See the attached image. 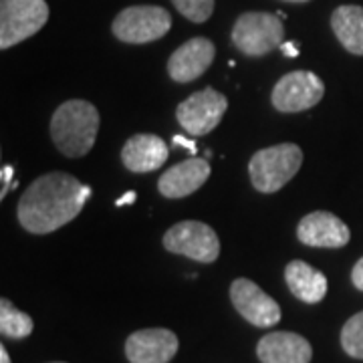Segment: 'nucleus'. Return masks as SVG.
<instances>
[{
    "label": "nucleus",
    "mask_w": 363,
    "mask_h": 363,
    "mask_svg": "<svg viewBox=\"0 0 363 363\" xmlns=\"http://www.w3.org/2000/svg\"><path fill=\"white\" fill-rule=\"evenodd\" d=\"M281 49H283V52H285L286 57H298V47L297 45H293V43H283Z\"/></svg>",
    "instance_id": "393cba45"
},
{
    "label": "nucleus",
    "mask_w": 363,
    "mask_h": 363,
    "mask_svg": "<svg viewBox=\"0 0 363 363\" xmlns=\"http://www.w3.org/2000/svg\"><path fill=\"white\" fill-rule=\"evenodd\" d=\"M164 247L174 255H182L196 262H214L220 255V240L212 226L198 220L174 224L164 234Z\"/></svg>",
    "instance_id": "0eeeda50"
},
{
    "label": "nucleus",
    "mask_w": 363,
    "mask_h": 363,
    "mask_svg": "<svg viewBox=\"0 0 363 363\" xmlns=\"http://www.w3.org/2000/svg\"><path fill=\"white\" fill-rule=\"evenodd\" d=\"M298 240L307 247L341 248L350 242L351 233L347 224L331 212L317 210L307 214L297 226Z\"/></svg>",
    "instance_id": "9b49d317"
},
{
    "label": "nucleus",
    "mask_w": 363,
    "mask_h": 363,
    "mask_svg": "<svg viewBox=\"0 0 363 363\" xmlns=\"http://www.w3.org/2000/svg\"><path fill=\"white\" fill-rule=\"evenodd\" d=\"M283 21L271 13H245L233 28L234 47L247 57H262L285 43Z\"/></svg>",
    "instance_id": "20e7f679"
},
{
    "label": "nucleus",
    "mask_w": 363,
    "mask_h": 363,
    "mask_svg": "<svg viewBox=\"0 0 363 363\" xmlns=\"http://www.w3.org/2000/svg\"><path fill=\"white\" fill-rule=\"evenodd\" d=\"M325 85L311 71H293L277 81L271 101L283 113L307 111L323 99Z\"/></svg>",
    "instance_id": "6e6552de"
},
{
    "label": "nucleus",
    "mask_w": 363,
    "mask_h": 363,
    "mask_svg": "<svg viewBox=\"0 0 363 363\" xmlns=\"http://www.w3.org/2000/svg\"><path fill=\"white\" fill-rule=\"evenodd\" d=\"M228 99L212 87L192 93L176 109V119L190 135H206L222 121Z\"/></svg>",
    "instance_id": "1a4fd4ad"
},
{
    "label": "nucleus",
    "mask_w": 363,
    "mask_h": 363,
    "mask_svg": "<svg viewBox=\"0 0 363 363\" xmlns=\"http://www.w3.org/2000/svg\"><path fill=\"white\" fill-rule=\"evenodd\" d=\"M178 351V337L169 329H142L125 341L130 363H169Z\"/></svg>",
    "instance_id": "ddd939ff"
},
{
    "label": "nucleus",
    "mask_w": 363,
    "mask_h": 363,
    "mask_svg": "<svg viewBox=\"0 0 363 363\" xmlns=\"http://www.w3.org/2000/svg\"><path fill=\"white\" fill-rule=\"evenodd\" d=\"M169 28H172V16L168 11L152 4L130 6L121 11L111 25V30L117 39L130 45H145L162 39Z\"/></svg>",
    "instance_id": "423d86ee"
},
{
    "label": "nucleus",
    "mask_w": 363,
    "mask_h": 363,
    "mask_svg": "<svg viewBox=\"0 0 363 363\" xmlns=\"http://www.w3.org/2000/svg\"><path fill=\"white\" fill-rule=\"evenodd\" d=\"M214 43L206 37H196L186 40L182 47L172 52L168 61L169 77L176 83H190L204 75L214 61Z\"/></svg>",
    "instance_id": "f8f14e48"
},
{
    "label": "nucleus",
    "mask_w": 363,
    "mask_h": 363,
    "mask_svg": "<svg viewBox=\"0 0 363 363\" xmlns=\"http://www.w3.org/2000/svg\"><path fill=\"white\" fill-rule=\"evenodd\" d=\"M257 355L262 363H309L311 343L291 331H274L260 339Z\"/></svg>",
    "instance_id": "2eb2a0df"
},
{
    "label": "nucleus",
    "mask_w": 363,
    "mask_h": 363,
    "mask_svg": "<svg viewBox=\"0 0 363 363\" xmlns=\"http://www.w3.org/2000/svg\"><path fill=\"white\" fill-rule=\"evenodd\" d=\"M91 188L65 172H51L33 182L18 202V222L33 234L65 226L83 210Z\"/></svg>",
    "instance_id": "f257e3e1"
},
{
    "label": "nucleus",
    "mask_w": 363,
    "mask_h": 363,
    "mask_svg": "<svg viewBox=\"0 0 363 363\" xmlns=\"http://www.w3.org/2000/svg\"><path fill=\"white\" fill-rule=\"evenodd\" d=\"M285 281L289 291L303 303L315 305L327 295V279L323 272L303 260H291L286 264Z\"/></svg>",
    "instance_id": "f3484780"
},
{
    "label": "nucleus",
    "mask_w": 363,
    "mask_h": 363,
    "mask_svg": "<svg viewBox=\"0 0 363 363\" xmlns=\"http://www.w3.org/2000/svg\"><path fill=\"white\" fill-rule=\"evenodd\" d=\"M230 298L236 311L255 327H272L281 321V307L250 279H236L230 285Z\"/></svg>",
    "instance_id": "9d476101"
},
{
    "label": "nucleus",
    "mask_w": 363,
    "mask_h": 363,
    "mask_svg": "<svg viewBox=\"0 0 363 363\" xmlns=\"http://www.w3.org/2000/svg\"><path fill=\"white\" fill-rule=\"evenodd\" d=\"M13 166H4V168H2V192H0V198H2V200H4V198H6V194H9V190H13L14 186H16V184H11V180H13Z\"/></svg>",
    "instance_id": "4be33fe9"
},
{
    "label": "nucleus",
    "mask_w": 363,
    "mask_h": 363,
    "mask_svg": "<svg viewBox=\"0 0 363 363\" xmlns=\"http://www.w3.org/2000/svg\"><path fill=\"white\" fill-rule=\"evenodd\" d=\"M172 143H174V145H182V147H188L190 154H196V143L192 142V140H186L184 135H174Z\"/></svg>",
    "instance_id": "b1692460"
},
{
    "label": "nucleus",
    "mask_w": 363,
    "mask_h": 363,
    "mask_svg": "<svg viewBox=\"0 0 363 363\" xmlns=\"http://www.w3.org/2000/svg\"><path fill=\"white\" fill-rule=\"evenodd\" d=\"M168 156L169 150L166 142L154 133L131 135L121 150L123 166L130 172H135V174H145V172L162 168Z\"/></svg>",
    "instance_id": "dca6fc26"
},
{
    "label": "nucleus",
    "mask_w": 363,
    "mask_h": 363,
    "mask_svg": "<svg viewBox=\"0 0 363 363\" xmlns=\"http://www.w3.org/2000/svg\"><path fill=\"white\" fill-rule=\"evenodd\" d=\"M178 13L192 23H206L214 13V0H172Z\"/></svg>",
    "instance_id": "412c9836"
},
{
    "label": "nucleus",
    "mask_w": 363,
    "mask_h": 363,
    "mask_svg": "<svg viewBox=\"0 0 363 363\" xmlns=\"http://www.w3.org/2000/svg\"><path fill=\"white\" fill-rule=\"evenodd\" d=\"M57 363H63V362H57Z\"/></svg>",
    "instance_id": "c85d7f7f"
},
{
    "label": "nucleus",
    "mask_w": 363,
    "mask_h": 363,
    "mask_svg": "<svg viewBox=\"0 0 363 363\" xmlns=\"http://www.w3.org/2000/svg\"><path fill=\"white\" fill-rule=\"evenodd\" d=\"M33 319L26 313L18 311L9 298L0 301V333L4 337L25 339L33 333Z\"/></svg>",
    "instance_id": "6ab92c4d"
},
{
    "label": "nucleus",
    "mask_w": 363,
    "mask_h": 363,
    "mask_svg": "<svg viewBox=\"0 0 363 363\" xmlns=\"http://www.w3.org/2000/svg\"><path fill=\"white\" fill-rule=\"evenodd\" d=\"M49 21L45 0H2L0 2V49L6 51L37 35Z\"/></svg>",
    "instance_id": "39448f33"
},
{
    "label": "nucleus",
    "mask_w": 363,
    "mask_h": 363,
    "mask_svg": "<svg viewBox=\"0 0 363 363\" xmlns=\"http://www.w3.org/2000/svg\"><path fill=\"white\" fill-rule=\"evenodd\" d=\"M351 283L355 285V289L363 291V259H359L355 262L353 271H351Z\"/></svg>",
    "instance_id": "5701e85b"
},
{
    "label": "nucleus",
    "mask_w": 363,
    "mask_h": 363,
    "mask_svg": "<svg viewBox=\"0 0 363 363\" xmlns=\"http://www.w3.org/2000/svg\"><path fill=\"white\" fill-rule=\"evenodd\" d=\"M208 178H210V164L206 160L188 157L160 176L157 190L169 200H178V198L194 194L196 190H200L206 184Z\"/></svg>",
    "instance_id": "4468645a"
},
{
    "label": "nucleus",
    "mask_w": 363,
    "mask_h": 363,
    "mask_svg": "<svg viewBox=\"0 0 363 363\" xmlns=\"http://www.w3.org/2000/svg\"><path fill=\"white\" fill-rule=\"evenodd\" d=\"M135 198H138V194H135V192H128V194L123 196V198H117L116 204L117 206H125V204H131Z\"/></svg>",
    "instance_id": "a878e982"
},
{
    "label": "nucleus",
    "mask_w": 363,
    "mask_h": 363,
    "mask_svg": "<svg viewBox=\"0 0 363 363\" xmlns=\"http://www.w3.org/2000/svg\"><path fill=\"white\" fill-rule=\"evenodd\" d=\"M331 28L351 55H363V6L345 4L331 14Z\"/></svg>",
    "instance_id": "a211bd4d"
},
{
    "label": "nucleus",
    "mask_w": 363,
    "mask_h": 363,
    "mask_svg": "<svg viewBox=\"0 0 363 363\" xmlns=\"http://www.w3.org/2000/svg\"><path fill=\"white\" fill-rule=\"evenodd\" d=\"M286 2H307V0H286Z\"/></svg>",
    "instance_id": "cd10ccee"
},
{
    "label": "nucleus",
    "mask_w": 363,
    "mask_h": 363,
    "mask_svg": "<svg viewBox=\"0 0 363 363\" xmlns=\"http://www.w3.org/2000/svg\"><path fill=\"white\" fill-rule=\"evenodd\" d=\"M303 164V152L297 143H279L264 147L250 157L248 174L252 186L262 194L279 192L286 182L293 180Z\"/></svg>",
    "instance_id": "7ed1b4c3"
},
{
    "label": "nucleus",
    "mask_w": 363,
    "mask_h": 363,
    "mask_svg": "<svg viewBox=\"0 0 363 363\" xmlns=\"http://www.w3.org/2000/svg\"><path fill=\"white\" fill-rule=\"evenodd\" d=\"M0 363H11V357H9V351L4 345H0Z\"/></svg>",
    "instance_id": "bb28decb"
},
{
    "label": "nucleus",
    "mask_w": 363,
    "mask_h": 363,
    "mask_svg": "<svg viewBox=\"0 0 363 363\" xmlns=\"http://www.w3.org/2000/svg\"><path fill=\"white\" fill-rule=\"evenodd\" d=\"M99 131V111L83 99H71L57 107L51 119V138L61 154L81 157L89 154Z\"/></svg>",
    "instance_id": "f03ea898"
},
{
    "label": "nucleus",
    "mask_w": 363,
    "mask_h": 363,
    "mask_svg": "<svg viewBox=\"0 0 363 363\" xmlns=\"http://www.w3.org/2000/svg\"><path fill=\"white\" fill-rule=\"evenodd\" d=\"M341 345L347 355L355 359H363V311L353 315L351 319H347V323L343 325Z\"/></svg>",
    "instance_id": "aec40b11"
}]
</instances>
